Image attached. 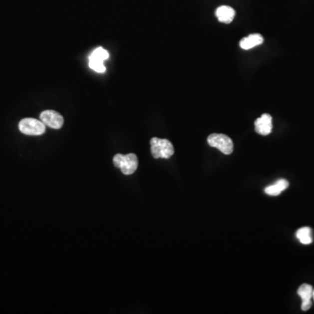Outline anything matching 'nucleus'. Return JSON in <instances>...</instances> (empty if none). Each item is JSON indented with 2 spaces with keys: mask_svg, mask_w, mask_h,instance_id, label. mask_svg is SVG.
Segmentation results:
<instances>
[{
  "mask_svg": "<svg viewBox=\"0 0 314 314\" xmlns=\"http://www.w3.org/2000/svg\"><path fill=\"white\" fill-rule=\"evenodd\" d=\"M150 145H151V154L154 158L169 159L175 153L172 143L167 139L154 137L150 140Z\"/></svg>",
  "mask_w": 314,
  "mask_h": 314,
  "instance_id": "nucleus-1",
  "label": "nucleus"
},
{
  "mask_svg": "<svg viewBox=\"0 0 314 314\" xmlns=\"http://www.w3.org/2000/svg\"><path fill=\"white\" fill-rule=\"evenodd\" d=\"M113 162L114 166L121 169V172L127 176L134 174L138 168V158L135 154H128L126 156L117 154L114 156Z\"/></svg>",
  "mask_w": 314,
  "mask_h": 314,
  "instance_id": "nucleus-2",
  "label": "nucleus"
},
{
  "mask_svg": "<svg viewBox=\"0 0 314 314\" xmlns=\"http://www.w3.org/2000/svg\"><path fill=\"white\" fill-rule=\"evenodd\" d=\"M207 142L211 147L219 149L225 155H231L233 152V142L226 135L211 134L208 136Z\"/></svg>",
  "mask_w": 314,
  "mask_h": 314,
  "instance_id": "nucleus-3",
  "label": "nucleus"
},
{
  "mask_svg": "<svg viewBox=\"0 0 314 314\" xmlns=\"http://www.w3.org/2000/svg\"><path fill=\"white\" fill-rule=\"evenodd\" d=\"M21 133L26 135H41L45 133V125L33 118H24L18 123Z\"/></svg>",
  "mask_w": 314,
  "mask_h": 314,
  "instance_id": "nucleus-4",
  "label": "nucleus"
},
{
  "mask_svg": "<svg viewBox=\"0 0 314 314\" xmlns=\"http://www.w3.org/2000/svg\"><path fill=\"white\" fill-rule=\"evenodd\" d=\"M40 121L49 128L59 129L64 124V118L62 115L54 110L43 111L40 115Z\"/></svg>",
  "mask_w": 314,
  "mask_h": 314,
  "instance_id": "nucleus-5",
  "label": "nucleus"
},
{
  "mask_svg": "<svg viewBox=\"0 0 314 314\" xmlns=\"http://www.w3.org/2000/svg\"><path fill=\"white\" fill-rule=\"evenodd\" d=\"M255 130L261 135H268L273 131V117L268 114H263L255 121Z\"/></svg>",
  "mask_w": 314,
  "mask_h": 314,
  "instance_id": "nucleus-6",
  "label": "nucleus"
},
{
  "mask_svg": "<svg viewBox=\"0 0 314 314\" xmlns=\"http://www.w3.org/2000/svg\"><path fill=\"white\" fill-rule=\"evenodd\" d=\"M298 294L302 300L301 309L303 311H308L312 307V298L314 294V288L308 284H303L298 290Z\"/></svg>",
  "mask_w": 314,
  "mask_h": 314,
  "instance_id": "nucleus-7",
  "label": "nucleus"
},
{
  "mask_svg": "<svg viewBox=\"0 0 314 314\" xmlns=\"http://www.w3.org/2000/svg\"><path fill=\"white\" fill-rule=\"evenodd\" d=\"M236 11L232 7L222 5L216 10V16L221 23L230 24L235 17Z\"/></svg>",
  "mask_w": 314,
  "mask_h": 314,
  "instance_id": "nucleus-8",
  "label": "nucleus"
},
{
  "mask_svg": "<svg viewBox=\"0 0 314 314\" xmlns=\"http://www.w3.org/2000/svg\"><path fill=\"white\" fill-rule=\"evenodd\" d=\"M264 42V38L261 34L254 33V34L249 35L248 37L242 38L240 40V47L244 50H249L253 48L257 45H261Z\"/></svg>",
  "mask_w": 314,
  "mask_h": 314,
  "instance_id": "nucleus-9",
  "label": "nucleus"
},
{
  "mask_svg": "<svg viewBox=\"0 0 314 314\" xmlns=\"http://www.w3.org/2000/svg\"><path fill=\"white\" fill-rule=\"evenodd\" d=\"M288 186L289 183L287 180L280 179L277 181L276 183H273V185L266 187L265 192L269 196H279L282 191L287 190Z\"/></svg>",
  "mask_w": 314,
  "mask_h": 314,
  "instance_id": "nucleus-10",
  "label": "nucleus"
},
{
  "mask_svg": "<svg viewBox=\"0 0 314 314\" xmlns=\"http://www.w3.org/2000/svg\"><path fill=\"white\" fill-rule=\"evenodd\" d=\"M296 237L303 245H310L313 242L312 230L309 227H303L300 229L296 233Z\"/></svg>",
  "mask_w": 314,
  "mask_h": 314,
  "instance_id": "nucleus-11",
  "label": "nucleus"
},
{
  "mask_svg": "<svg viewBox=\"0 0 314 314\" xmlns=\"http://www.w3.org/2000/svg\"><path fill=\"white\" fill-rule=\"evenodd\" d=\"M103 60L98 59L96 57L90 55L89 67L91 69L94 70L97 73H104L106 71V67L104 66Z\"/></svg>",
  "mask_w": 314,
  "mask_h": 314,
  "instance_id": "nucleus-12",
  "label": "nucleus"
},
{
  "mask_svg": "<svg viewBox=\"0 0 314 314\" xmlns=\"http://www.w3.org/2000/svg\"><path fill=\"white\" fill-rule=\"evenodd\" d=\"M91 55L94 56V57H96L98 59H101V60H103V61L108 59V57H109L108 52H107L105 49L102 48V47H98V48L95 49V50L92 52Z\"/></svg>",
  "mask_w": 314,
  "mask_h": 314,
  "instance_id": "nucleus-13",
  "label": "nucleus"
},
{
  "mask_svg": "<svg viewBox=\"0 0 314 314\" xmlns=\"http://www.w3.org/2000/svg\"><path fill=\"white\" fill-rule=\"evenodd\" d=\"M313 298H314V294H313Z\"/></svg>",
  "mask_w": 314,
  "mask_h": 314,
  "instance_id": "nucleus-14",
  "label": "nucleus"
}]
</instances>
